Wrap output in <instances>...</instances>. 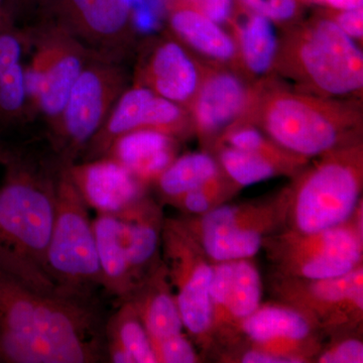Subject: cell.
Masks as SVG:
<instances>
[{"mask_svg": "<svg viewBox=\"0 0 363 363\" xmlns=\"http://www.w3.org/2000/svg\"><path fill=\"white\" fill-rule=\"evenodd\" d=\"M104 328L93 298L43 292L0 269V362H101Z\"/></svg>", "mask_w": 363, "mask_h": 363, "instance_id": "cell-1", "label": "cell"}, {"mask_svg": "<svg viewBox=\"0 0 363 363\" xmlns=\"http://www.w3.org/2000/svg\"><path fill=\"white\" fill-rule=\"evenodd\" d=\"M60 167L50 171L18 155L6 164L0 187V269L52 294H62L45 269Z\"/></svg>", "mask_w": 363, "mask_h": 363, "instance_id": "cell-2", "label": "cell"}, {"mask_svg": "<svg viewBox=\"0 0 363 363\" xmlns=\"http://www.w3.org/2000/svg\"><path fill=\"white\" fill-rule=\"evenodd\" d=\"M362 114L350 99H335L289 89L271 79L257 84L255 100L242 123L255 124L281 149L301 157L335 149L359 130Z\"/></svg>", "mask_w": 363, "mask_h": 363, "instance_id": "cell-3", "label": "cell"}, {"mask_svg": "<svg viewBox=\"0 0 363 363\" xmlns=\"http://www.w3.org/2000/svg\"><path fill=\"white\" fill-rule=\"evenodd\" d=\"M274 73L310 94L358 97L363 88V54L358 43L324 14L296 23L279 39Z\"/></svg>", "mask_w": 363, "mask_h": 363, "instance_id": "cell-4", "label": "cell"}, {"mask_svg": "<svg viewBox=\"0 0 363 363\" xmlns=\"http://www.w3.org/2000/svg\"><path fill=\"white\" fill-rule=\"evenodd\" d=\"M45 269L64 295L93 298L102 286L93 221L89 208L67 172L60 167L57 185L56 215L48 247Z\"/></svg>", "mask_w": 363, "mask_h": 363, "instance_id": "cell-5", "label": "cell"}, {"mask_svg": "<svg viewBox=\"0 0 363 363\" xmlns=\"http://www.w3.org/2000/svg\"><path fill=\"white\" fill-rule=\"evenodd\" d=\"M125 80L116 60L92 54L73 85L63 111L51 126L62 164H71L89 145L117 99Z\"/></svg>", "mask_w": 363, "mask_h": 363, "instance_id": "cell-6", "label": "cell"}, {"mask_svg": "<svg viewBox=\"0 0 363 363\" xmlns=\"http://www.w3.org/2000/svg\"><path fill=\"white\" fill-rule=\"evenodd\" d=\"M92 52L62 26L52 23L39 32L25 66L28 105L52 125Z\"/></svg>", "mask_w": 363, "mask_h": 363, "instance_id": "cell-7", "label": "cell"}, {"mask_svg": "<svg viewBox=\"0 0 363 363\" xmlns=\"http://www.w3.org/2000/svg\"><path fill=\"white\" fill-rule=\"evenodd\" d=\"M359 164L358 152H343L321 162L305 177L295 214L303 233L315 235L347 220L359 197Z\"/></svg>", "mask_w": 363, "mask_h": 363, "instance_id": "cell-8", "label": "cell"}, {"mask_svg": "<svg viewBox=\"0 0 363 363\" xmlns=\"http://www.w3.org/2000/svg\"><path fill=\"white\" fill-rule=\"evenodd\" d=\"M52 23L89 51L116 60L135 28L136 0H47Z\"/></svg>", "mask_w": 363, "mask_h": 363, "instance_id": "cell-9", "label": "cell"}, {"mask_svg": "<svg viewBox=\"0 0 363 363\" xmlns=\"http://www.w3.org/2000/svg\"><path fill=\"white\" fill-rule=\"evenodd\" d=\"M193 125L187 109L159 96L145 86L124 89L106 121L85 150L88 160L104 157L118 136L138 130H155L180 135Z\"/></svg>", "mask_w": 363, "mask_h": 363, "instance_id": "cell-10", "label": "cell"}, {"mask_svg": "<svg viewBox=\"0 0 363 363\" xmlns=\"http://www.w3.org/2000/svg\"><path fill=\"white\" fill-rule=\"evenodd\" d=\"M257 89V84H248L230 69L205 67L201 85L188 109L193 125L202 135H212L242 123Z\"/></svg>", "mask_w": 363, "mask_h": 363, "instance_id": "cell-11", "label": "cell"}, {"mask_svg": "<svg viewBox=\"0 0 363 363\" xmlns=\"http://www.w3.org/2000/svg\"><path fill=\"white\" fill-rule=\"evenodd\" d=\"M67 172L89 209L119 215L140 204L143 184L111 157L65 164Z\"/></svg>", "mask_w": 363, "mask_h": 363, "instance_id": "cell-12", "label": "cell"}, {"mask_svg": "<svg viewBox=\"0 0 363 363\" xmlns=\"http://www.w3.org/2000/svg\"><path fill=\"white\" fill-rule=\"evenodd\" d=\"M204 69L180 40H162L138 67L135 84L188 111L201 85Z\"/></svg>", "mask_w": 363, "mask_h": 363, "instance_id": "cell-13", "label": "cell"}, {"mask_svg": "<svg viewBox=\"0 0 363 363\" xmlns=\"http://www.w3.org/2000/svg\"><path fill=\"white\" fill-rule=\"evenodd\" d=\"M169 26L182 44L218 66L240 69L233 35L203 14L180 6H169Z\"/></svg>", "mask_w": 363, "mask_h": 363, "instance_id": "cell-14", "label": "cell"}, {"mask_svg": "<svg viewBox=\"0 0 363 363\" xmlns=\"http://www.w3.org/2000/svg\"><path fill=\"white\" fill-rule=\"evenodd\" d=\"M105 156L116 160L145 183L157 179L175 160L174 136L155 130L130 131L116 138Z\"/></svg>", "mask_w": 363, "mask_h": 363, "instance_id": "cell-15", "label": "cell"}, {"mask_svg": "<svg viewBox=\"0 0 363 363\" xmlns=\"http://www.w3.org/2000/svg\"><path fill=\"white\" fill-rule=\"evenodd\" d=\"M240 70L250 77L269 80L274 73L279 38L274 23L247 11L242 20L231 18Z\"/></svg>", "mask_w": 363, "mask_h": 363, "instance_id": "cell-16", "label": "cell"}, {"mask_svg": "<svg viewBox=\"0 0 363 363\" xmlns=\"http://www.w3.org/2000/svg\"><path fill=\"white\" fill-rule=\"evenodd\" d=\"M201 229L205 250L218 262L247 259L262 247L259 233L238 225L235 208H216L203 218Z\"/></svg>", "mask_w": 363, "mask_h": 363, "instance_id": "cell-17", "label": "cell"}, {"mask_svg": "<svg viewBox=\"0 0 363 363\" xmlns=\"http://www.w3.org/2000/svg\"><path fill=\"white\" fill-rule=\"evenodd\" d=\"M93 221L98 257L102 274V288L121 300H126L136 286L131 274L117 215L97 214Z\"/></svg>", "mask_w": 363, "mask_h": 363, "instance_id": "cell-18", "label": "cell"}, {"mask_svg": "<svg viewBox=\"0 0 363 363\" xmlns=\"http://www.w3.org/2000/svg\"><path fill=\"white\" fill-rule=\"evenodd\" d=\"M212 302L224 306L234 317L247 318L257 311L262 298L259 272L245 260L223 262L212 272Z\"/></svg>", "mask_w": 363, "mask_h": 363, "instance_id": "cell-19", "label": "cell"}, {"mask_svg": "<svg viewBox=\"0 0 363 363\" xmlns=\"http://www.w3.org/2000/svg\"><path fill=\"white\" fill-rule=\"evenodd\" d=\"M104 333L109 362H157L152 339L130 301L105 322Z\"/></svg>", "mask_w": 363, "mask_h": 363, "instance_id": "cell-20", "label": "cell"}, {"mask_svg": "<svg viewBox=\"0 0 363 363\" xmlns=\"http://www.w3.org/2000/svg\"><path fill=\"white\" fill-rule=\"evenodd\" d=\"M319 234L311 250L303 259L301 272L305 278L321 281L343 276L354 269L360 259L357 238L345 229H329Z\"/></svg>", "mask_w": 363, "mask_h": 363, "instance_id": "cell-21", "label": "cell"}, {"mask_svg": "<svg viewBox=\"0 0 363 363\" xmlns=\"http://www.w3.org/2000/svg\"><path fill=\"white\" fill-rule=\"evenodd\" d=\"M23 45L11 28L0 32V121H18L28 105Z\"/></svg>", "mask_w": 363, "mask_h": 363, "instance_id": "cell-22", "label": "cell"}, {"mask_svg": "<svg viewBox=\"0 0 363 363\" xmlns=\"http://www.w3.org/2000/svg\"><path fill=\"white\" fill-rule=\"evenodd\" d=\"M213 269L200 264L189 274H181L177 305L183 326L191 333L202 334L211 322L212 300L210 296Z\"/></svg>", "mask_w": 363, "mask_h": 363, "instance_id": "cell-23", "label": "cell"}, {"mask_svg": "<svg viewBox=\"0 0 363 363\" xmlns=\"http://www.w3.org/2000/svg\"><path fill=\"white\" fill-rule=\"evenodd\" d=\"M218 173L216 162L209 155L196 152L174 160L157 177L159 187L171 198L181 196L206 186Z\"/></svg>", "mask_w": 363, "mask_h": 363, "instance_id": "cell-24", "label": "cell"}, {"mask_svg": "<svg viewBox=\"0 0 363 363\" xmlns=\"http://www.w3.org/2000/svg\"><path fill=\"white\" fill-rule=\"evenodd\" d=\"M142 213L138 204L124 213L117 215L121 218L124 250L135 286L138 272L155 257L159 245L156 226L143 218Z\"/></svg>", "mask_w": 363, "mask_h": 363, "instance_id": "cell-25", "label": "cell"}, {"mask_svg": "<svg viewBox=\"0 0 363 363\" xmlns=\"http://www.w3.org/2000/svg\"><path fill=\"white\" fill-rule=\"evenodd\" d=\"M243 328L257 342L283 338L301 340L309 334L310 326L298 313L283 308L269 307L245 318Z\"/></svg>", "mask_w": 363, "mask_h": 363, "instance_id": "cell-26", "label": "cell"}, {"mask_svg": "<svg viewBox=\"0 0 363 363\" xmlns=\"http://www.w3.org/2000/svg\"><path fill=\"white\" fill-rule=\"evenodd\" d=\"M130 301L135 306L152 342L181 333L183 322L177 301L166 291H154L143 301Z\"/></svg>", "mask_w": 363, "mask_h": 363, "instance_id": "cell-27", "label": "cell"}, {"mask_svg": "<svg viewBox=\"0 0 363 363\" xmlns=\"http://www.w3.org/2000/svg\"><path fill=\"white\" fill-rule=\"evenodd\" d=\"M220 161L229 177L241 186L267 180L278 172V162L264 155L230 147L222 150Z\"/></svg>", "mask_w": 363, "mask_h": 363, "instance_id": "cell-28", "label": "cell"}, {"mask_svg": "<svg viewBox=\"0 0 363 363\" xmlns=\"http://www.w3.org/2000/svg\"><path fill=\"white\" fill-rule=\"evenodd\" d=\"M316 281L313 293L320 300L325 302L352 301L362 309V269H352L343 276Z\"/></svg>", "mask_w": 363, "mask_h": 363, "instance_id": "cell-29", "label": "cell"}, {"mask_svg": "<svg viewBox=\"0 0 363 363\" xmlns=\"http://www.w3.org/2000/svg\"><path fill=\"white\" fill-rule=\"evenodd\" d=\"M250 13L259 14L276 26H293L303 13V0H240Z\"/></svg>", "mask_w": 363, "mask_h": 363, "instance_id": "cell-30", "label": "cell"}, {"mask_svg": "<svg viewBox=\"0 0 363 363\" xmlns=\"http://www.w3.org/2000/svg\"><path fill=\"white\" fill-rule=\"evenodd\" d=\"M225 140L234 149L259 152L277 162L283 159L279 156V150L272 147L271 140H267L262 131L255 124H234L226 130Z\"/></svg>", "mask_w": 363, "mask_h": 363, "instance_id": "cell-31", "label": "cell"}, {"mask_svg": "<svg viewBox=\"0 0 363 363\" xmlns=\"http://www.w3.org/2000/svg\"><path fill=\"white\" fill-rule=\"evenodd\" d=\"M152 347L157 362L192 363L196 362L195 351L190 342L180 334L154 341Z\"/></svg>", "mask_w": 363, "mask_h": 363, "instance_id": "cell-32", "label": "cell"}, {"mask_svg": "<svg viewBox=\"0 0 363 363\" xmlns=\"http://www.w3.org/2000/svg\"><path fill=\"white\" fill-rule=\"evenodd\" d=\"M235 0H172L171 6L188 7L203 14L209 20L224 25L234 16Z\"/></svg>", "mask_w": 363, "mask_h": 363, "instance_id": "cell-33", "label": "cell"}, {"mask_svg": "<svg viewBox=\"0 0 363 363\" xmlns=\"http://www.w3.org/2000/svg\"><path fill=\"white\" fill-rule=\"evenodd\" d=\"M338 28L355 42H362L363 9H331L326 13Z\"/></svg>", "mask_w": 363, "mask_h": 363, "instance_id": "cell-34", "label": "cell"}, {"mask_svg": "<svg viewBox=\"0 0 363 363\" xmlns=\"http://www.w3.org/2000/svg\"><path fill=\"white\" fill-rule=\"evenodd\" d=\"M320 362L325 363H362L363 345L357 340L341 343L335 350L325 353Z\"/></svg>", "mask_w": 363, "mask_h": 363, "instance_id": "cell-35", "label": "cell"}, {"mask_svg": "<svg viewBox=\"0 0 363 363\" xmlns=\"http://www.w3.org/2000/svg\"><path fill=\"white\" fill-rule=\"evenodd\" d=\"M179 199L183 200L184 206L192 213H204L209 208V200H208L207 196L205 195L204 191L202 190V187L186 193V194L181 196Z\"/></svg>", "mask_w": 363, "mask_h": 363, "instance_id": "cell-36", "label": "cell"}, {"mask_svg": "<svg viewBox=\"0 0 363 363\" xmlns=\"http://www.w3.org/2000/svg\"><path fill=\"white\" fill-rule=\"evenodd\" d=\"M245 363H290L297 362L294 358L278 357L262 351H250L242 358Z\"/></svg>", "mask_w": 363, "mask_h": 363, "instance_id": "cell-37", "label": "cell"}, {"mask_svg": "<svg viewBox=\"0 0 363 363\" xmlns=\"http://www.w3.org/2000/svg\"><path fill=\"white\" fill-rule=\"evenodd\" d=\"M331 9H351L362 7L363 0H325Z\"/></svg>", "mask_w": 363, "mask_h": 363, "instance_id": "cell-38", "label": "cell"}, {"mask_svg": "<svg viewBox=\"0 0 363 363\" xmlns=\"http://www.w3.org/2000/svg\"><path fill=\"white\" fill-rule=\"evenodd\" d=\"M18 156V154L16 150H11L9 145L0 140V164L1 166L6 167Z\"/></svg>", "mask_w": 363, "mask_h": 363, "instance_id": "cell-39", "label": "cell"}, {"mask_svg": "<svg viewBox=\"0 0 363 363\" xmlns=\"http://www.w3.org/2000/svg\"><path fill=\"white\" fill-rule=\"evenodd\" d=\"M11 28L9 26V16H7L4 0H0V32Z\"/></svg>", "mask_w": 363, "mask_h": 363, "instance_id": "cell-40", "label": "cell"}, {"mask_svg": "<svg viewBox=\"0 0 363 363\" xmlns=\"http://www.w3.org/2000/svg\"><path fill=\"white\" fill-rule=\"evenodd\" d=\"M312 1L318 2V4H324L325 0H312Z\"/></svg>", "mask_w": 363, "mask_h": 363, "instance_id": "cell-41", "label": "cell"}]
</instances>
